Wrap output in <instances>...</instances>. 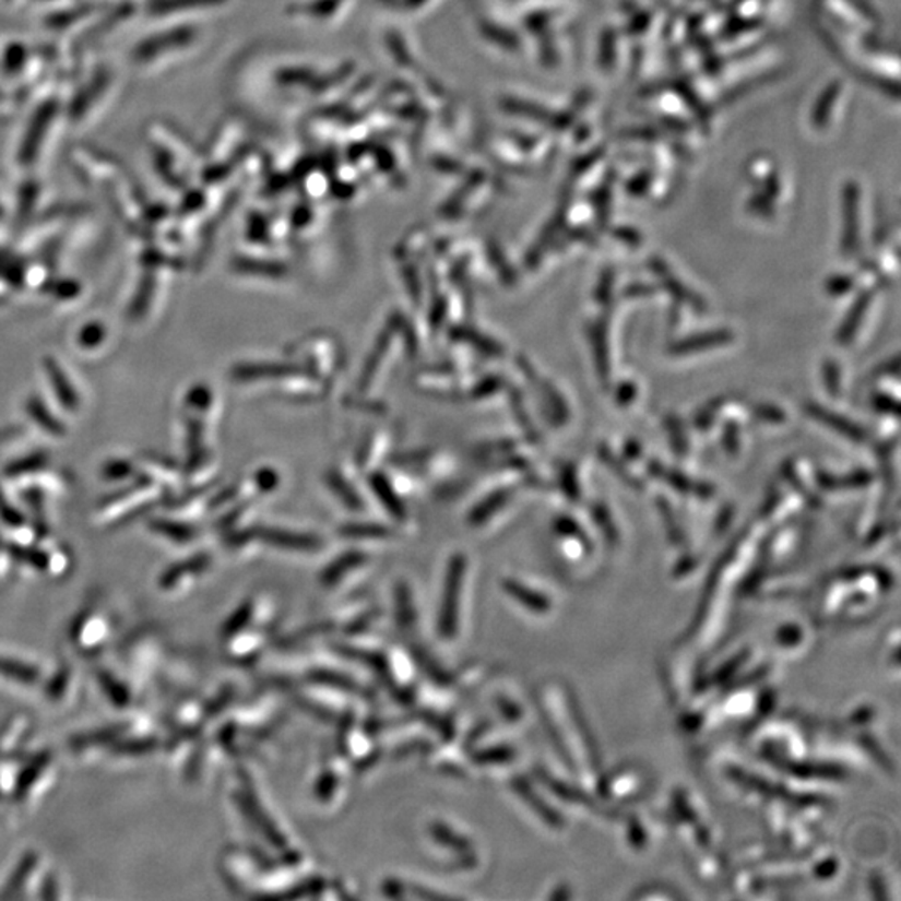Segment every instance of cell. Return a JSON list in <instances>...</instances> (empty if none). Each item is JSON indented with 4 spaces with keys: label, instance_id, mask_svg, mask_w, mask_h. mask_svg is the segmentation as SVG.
I'll use <instances>...</instances> for the list:
<instances>
[{
    "label": "cell",
    "instance_id": "277c9868",
    "mask_svg": "<svg viewBox=\"0 0 901 901\" xmlns=\"http://www.w3.org/2000/svg\"><path fill=\"white\" fill-rule=\"evenodd\" d=\"M505 590L508 591L509 596L520 601L521 605L527 606L536 613H545L549 609V601L545 596H541L536 591L517 583V581H506Z\"/></svg>",
    "mask_w": 901,
    "mask_h": 901
},
{
    "label": "cell",
    "instance_id": "9c48e42d",
    "mask_svg": "<svg viewBox=\"0 0 901 901\" xmlns=\"http://www.w3.org/2000/svg\"><path fill=\"white\" fill-rule=\"evenodd\" d=\"M726 340H730V334L725 333V331H721V333H708L703 334V336L693 337V340H686V343L679 344L676 351L685 353V351H697L700 349V347H713L718 346V344H725Z\"/></svg>",
    "mask_w": 901,
    "mask_h": 901
},
{
    "label": "cell",
    "instance_id": "ba28073f",
    "mask_svg": "<svg viewBox=\"0 0 901 901\" xmlns=\"http://www.w3.org/2000/svg\"><path fill=\"white\" fill-rule=\"evenodd\" d=\"M363 556L359 553H351V555L344 556V558L337 559L331 568L325 571L324 577H322V583L324 584H334L351 571V569L356 568L360 561H363Z\"/></svg>",
    "mask_w": 901,
    "mask_h": 901
},
{
    "label": "cell",
    "instance_id": "3957f363",
    "mask_svg": "<svg viewBox=\"0 0 901 901\" xmlns=\"http://www.w3.org/2000/svg\"><path fill=\"white\" fill-rule=\"evenodd\" d=\"M268 543L289 549H315L319 546V541L305 534L286 533V531H264L262 533Z\"/></svg>",
    "mask_w": 901,
    "mask_h": 901
},
{
    "label": "cell",
    "instance_id": "52a82bcc",
    "mask_svg": "<svg viewBox=\"0 0 901 901\" xmlns=\"http://www.w3.org/2000/svg\"><path fill=\"white\" fill-rule=\"evenodd\" d=\"M431 834L436 841H439L441 845L448 846V849L457 850V852H467L471 849L470 841L466 838L460 837V834L454 833L451 828L446 827L442 823H435L431 827Z\"/></svg>",
    "mask_w": 901,
    "mask_h": 901
},
{
    "label": "cell",
    "instance_id": "9a60e30c",
    "mask_svg": "<svg viewBox=\"0 0 901 901\" xmlns=\"http://www.w3.org/2000/svg\"><path fill=\"white\" fill-rule=\"evenodd\" d=\"M360 527H363V530H359V527H357V526H353V527H351V530H347L346 533L351 534V536H366V534H368V536H382V534H384V530H381V527H371V526H360Z\"/></svg>",
    "mask_w": 901,
    "mask_h": 901
},
{
    "label": "cell",
    "instance_id": "4fadbf2b",
    "mask_svg": "<svg viewBox=\"0 0 901 901\" xmlns=\"http://www.w3.org/2000/svg\"><path fill=\"white\" fill-rule=\"evenodd\" d=\"M251 605L240 606V609H237L236 615H234L233 618L229 619V623H227L226 635H229L230 637V635L236 633L237 629L242 628V626L249 621V618H251Z\"/></svg>",
    "mask_w": 901,
    "mask_h": 901
},
{
    "label": "cell",
    "instance_id": "30bf717a",
    "mask_svg": "<svg viewBox=\"0 0 901 901\" xmlns=\"http://www.w3.org/2000/svg\"><path fill=\"white\" fill-rule=\"evenodd\" d=\"M315 681L321 683V685H331L336 686V688L344 689V691H349V693H359V685L356 681H353L351 678H346V676L337 675V673L333 672H315L311 676Z\"/></svg>",
    "mask_w": 901,
    "mask_h": 901
},
{
    "label": "cell",
    "instance_id": "7a4b0ae2",
    "mask_svg": "<svg viewBox=\"0 0 901 901\" xmlns=\"http://www.w3.org/2000/svg\"><path fill=\"white\" fill-rule=\"evenodd\" d=\"M240 806H242V808H245L246 811H248L249 817H251L252 821H254V823L258 825L259 828H261L262 833H264V837L268 838V840L271 841V843L281 846V849H283V846L286 845V841H284L281 831L277 830V828L274 827L273 823H271V820H269L268 815L264 814V809H262V806H259L254 793H242V803H240Z\"/></svg>",
    "mask_w": 901,
    "mask_h": 901
},
{
    "label": "cell",
    "instance_id": "8992f818",
    "mask_svg": "<svg viewBox=\"0 0 901 901\" xmlns=\"http://www.w3.org/2000/svg\"><path fill=\"white\" fill-rule=\"evenodd\" d=\"M809 413L814 414L818 419L823 420L825 425L831 426V428L838 429V431L845 432V436H850V438L856 439V441H862L863 432L859 431V428L850 425L849 420L843 419V417L833 416V414L818 406L811 407Z\"/></svg>",
    "mask_w": 901,
    "mask_h": 901
},
{
    "label": "cell",
    "instance_id": "8fae6325",
    "mask_svg": "<svg viewBox=\"0 0 901 901\" xmlns=\"http://www.w3.org/2000/svg\"><path fill=\"white\" fill-rule=\"evenodd\" d=\"M513 757V749H509L508 746H495V748L483 749L473 760L479 764H498L506 763Z\"/></svg>",
    "mask_w": 901,
    "mask_h": 901
},
{
    "label": "cell",
    "instance_id": "5b68a950",
    "mask_svg": "<svg viewBox=\"0 0 901 901\" xmlns=\"http://www.w3.org/2000/svg\"><path fill=\"white\" fill-rule=\"evenodd\" d=\"M513 786L514 789H517L518 795H520L521 798L524 799V802L530 803V805L533 806L534 811H536V814L540 815V817L545 818V820L548 821V823L558 827L559 821H561V818H559L558 815L553 814L552 809H549V806L546 805V803L543 802V799L537 798L536 793H534L533 790H531L530 786H527L523 780L514 781Z\"/></svg>",
    "mask_w": 901,
    "mask_h": 901
},
{
    "label": "cell",
    "instance_id": "5bb4252c",
    "mask_svg": "<svg viewBox=\"0 0 901 901\" xmlns=\"http://www.w3.org/2000/svg\"><path fill=\"white\" fill-rule=\"evenodd\" d=\"M49 371L52 372L54 379H56V381H54V384H56L57 391H59L60 393L59 398L62 396V401H64V403L68 404V406H72V398L74 396H72V394H69L71 393V388H69L68 382H66L68 381V379L64 378V375H62V372H60L59 376V372H57L56 369H54V366L49 369Z\"/></svg>",
    "mask_w": 901,
    "mask_h": 901
},
{
    "label": "cell",
    "instance_id": "6da1fadb",
    "mask_svg": "<svg viewBox=\"0 0 901 901\" xmlns=\"http://www.w3.org/2000/svg\"><path fill=\"white\" fill-rule=\"evenodd\" d=\"M464 571H466V561L463 556H454L449 562L444 588H442L441 605H439L438 631L442 640H453L458 633Z\"/></svg>",
    "mask_w": 901,
    "mask_h": 901
},
{
    "label": "cell",
    "instance_id": "7c38bea8",
    "mask_svg": "<svg viewBox=\"0 0 901 901\" xmlns=\"http://www.w3.org/2000/svg\"><path fill=\"white\" fill-rule=\"evenodd\" d=\"M0 672L8 673L11 678L17 679V681H34L36 679V672L33 668L11 663V661L8 663L5 660H0Z\"/></svg>",
    "mask_w": 901,
    "mask_h": 901
}]
</instances>
